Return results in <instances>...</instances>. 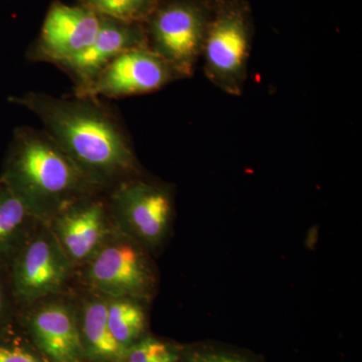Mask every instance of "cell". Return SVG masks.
Returning <instances> with one entry per match:
<instances>
[{"instance_id": "52a82bcc", "label": "cell", "mask_w": 362, "mask_h": 362, "mask_svg": "<svg viewBox=\"0 0 362 362\" xmlns=\"http://www.w3.org/2000/svg\"><path fill=\"white\" fill-rule=\"evenodd\" d=\"M176 80H181L176 71L144 45L119 54L80 96H137L156 92Z\"/></svg>"}, {"instance_id": "30bf717a", "label": "cell", "mask_w": 362, "mask_h": 362, "mask_svg": "<svg viewBox=\"0 0 362 362\" xmlns=\"http://www.w3.org/2000/svg\"><path fill=\"white\" fill-rule=\"evenodd\" d=\"M144 45H148L144 23H125L101 16V25L92 44L59 66L74 78L76 93L80 96L119 54Z\"/></svg>"}, {"instance_id": "277c9868", "label": "cell", "mask_w": 362, "mask_h": 362, "mask_svg": "<svg viewBox=\"0 0 362 362\" xmlns=\"http://www.w3.org/2000/svg\"><path fill=\"white\" fill-rule=\"evenodd\" d=\"M211 18V0H161L144 23L147 44L180 78L192 77Z\"/></svg>"}, {"instance_id": "5bb4252c", "label": "cell", "mask_w": 362, "mask_h": 362, "mask_svg": "<svg viewBox=\"0 0 362 362\" xmlns=\"http://www.w3.org/2000/svg\"><path fill=\"white\" fill-rule=\"evenodd\" d=\"M140 301L132 298H107L109 329L123 349L144 337L146 313Z\"/></svg>"}, {"instance_id": "d6986e66", "label": "cell", "mask_w": 362, "mask_h": 362, "mask_svg": "<svg viewBox=\"0 0 362 362\" xmlns=\"http://www.w3.org/2000/svg\"><path fill=\"white\" fill-rule=\"evenodd\" d=\"M0 362H40L37 357L18 347H0Z\"/></svg>"}, {"instance_id": "8992f818", "label": "cell", "mask_w": 362, "mask_h": 362, "mask_svg": "<svg viewBox=\"0 0 362 362\" xmlns=\"http://www.w3.org/2000/svg\"><path fill=\"white\" fill-rule=\"evenodd\" d=\"M111 209L120 232L146 250L156 249L170 228L173 194L163 185L126 180L114 190Z\"/></svg>"}, {"instance_id": "2e32d148", "label": "cell", "mask_w": 362, "mask_h": 362, "mask_svg": "<svg viewBox=\"0 0 362 362\" xmlns=\"http://www.w3.org/2000/svg\"><path fill=\"white\" fill-rule=\"evenodd\" d=\"M100 16L125 23H145L161 0H77Z\"/></svg>"}, {"instance_id": "ffe728a7", "label": "cell", "mask_w": 362, "mask_h": 362, "mask_svg": "<svg viewBox=\"0 0 362 362\" xmlns=\"http://www.w3.org/2000/svg\"><path fill=\"white\" fill-rule=\"evenodd\" d=\"M1 304H2V294H1V291H0V309H1Z\"/></svg>"}, {"instance_id": "8fae6325", "label": "cell", "mask_w": 362, "mask_h": 362, "mask_svg": "<svg viewBox=\"0 0 362 362\" xmlns=\"http://www.w3.org/2000/svg\"><path fill=\"white\" fill-rule=\"evenodd\" d=\"M47 226L74 266L87 263L112 235L106 206L90 197L66 207Z\"/></svg>"}, {"instance_id": "ba28073f", "label": "cell", "mask_w": 362, "mask_h": 362, "mask_svg": "<svg viewBox=\"0 0 362 362\" xmlns=\"http://www.w3.org/2000/svg\"><path fill=\"white\" fill-rule=\"evenodd\" d=\"M73 264L49 228L33 235L23 245L14 265V286L21 299L37 301L61 291Z\"/></svg>"}, {"instance_id": "3957f363", "label": "cell", "mask_w": 362, "mask_h": 362, "mask_svg": "<svg viewBox=\"0 0 362 362\" xmlns=\"http://www.w3.org/2000/svg\"><path fill=\"white\" fill-rule=\"evenodd\" d=\"M211 18L202 49L207 80L226 94L240 96L251 57V11L243 0H211Z\"/></svg>"}, {"instance_id": "9c48e42d", "label": "cell", "mask_w": 362, "mask_h": 362, "mask_svg": "<svg viewBox=\"0 0 362 362\" xmlns=\"http://www.w3.org/2000/svg\"><path fill=\"white\" fill-rule=\"evenodd\" d=\"M101 16L84 4L52 2L45 16L33 59L61 65L85 51L96 37Z\"/></svg>"}, {"instance_id": "7a4b0ae2", "label": "cell", "mask_w": 362, "mask_h": 362, "mask_svg": "<svg viewBox=\"0 0 362 362\" xmlns=\"http://www.w3.org/2000/svg\"><path fill=\"white\" fill-rule=\"evenodd\" d=\"M2 182L45 226L99 189L44 130L28 127L16 131Z\"/></svg>"}, {"instance_id": "e0dca14e", "label": "cell", "mask_w": 362, "mask_h": 362, "mask_svg": "<svg viewBox=\"0 0 362 362\" xmlns=\"http://www.w3.org/2000/svg\"><path fill=\"white\" fill-rule=\"evenodd\" d=\"M176 362H265L247 350L216 342H202L181 349Z\"/></svg>"}, {"instance_id": "9a60e30c", "label": "cell", "mask_w": 362, "mask_h": 362, "mask_svg": "<svg viewBox=\"0 0 362 362\" xmlns=\"http://www.w3.org/2000/svg\"><path fill=\"white\" fill-rule=\"evenodd\" d=\"M30 221H37L13 190L2 182L0 187V252L23 239Z\"/></svg>"}, {"instance_id": "6da1fadb", "label": "cell", "mask_w": 362, "mask_h": 362, "mask_svg": "<svg viewBox=\"0 0 362 362\" xmlns=\"http://www.w3.org/2000/svg\"><path fill=\"white\" fill-rule=\"evenodd\" d=\"M9 100L40 119L45 132L95 187H107L137 170L127 135L97 98H57L32 92Z\"/></svg>"}, {"instance_id": "ac0fdd59", "label": "cell", "mask_w": 362, "mask_h": 362, "mask_svg": "<svg viewBox=\"0 0 362 362\" xmlns=\"http://www.w3.org/2000/svg\"><path fill=\"white\" fill-rule=\"evenodd\" d=\"M181 349L158 338L143 337L124 351L118 362H176Z\"/></svg>"}, {"instance_id": "4fadbf2b", "label": "cell", "mask_w": 362, "mask_h": 362, "mask_svg": "<svg viewBox=\"0 0 362 362\" xmlns=\"http://www.w3.org/2000/svg\"><path fill=\"white\" fill-rule=\"evenodd\" d=\"M80 333L85 354L95 361L118 362L125 351L109 329L107 298H95L86 302L82 308Z\"/></svg>"}, {"instance_id": "7c38bea8", "label": "cell", "mask_w": 362, "mask_h": 362, "mask_svg": "<svg viewBox=\"0 0 362 362\" xmlns=\"http://www.w3.org/2000/svg\"><path fill=\"white\" fill-rule=\"evenodd\" d=\"M30 325L37 346L52 361L78 362L85 354L80 327L66 305H44L30 317Z\"/></svg>"}, {"instance_id": "5b68a950", "label": "cell", "mask_w": 362, "mask_h": 362, "mask_svg": "<svg viewBox=\"0 0 362 362\" xmlns=\"http://www.w3.org/2000/svg\"><path fill=\"white\" fill-rule=\"evenodd\" d=\"M86 265L88 282L106 298L145 300L154 291L156 274L146 249L120 230Z\"/></svg>"}]
</instances>
